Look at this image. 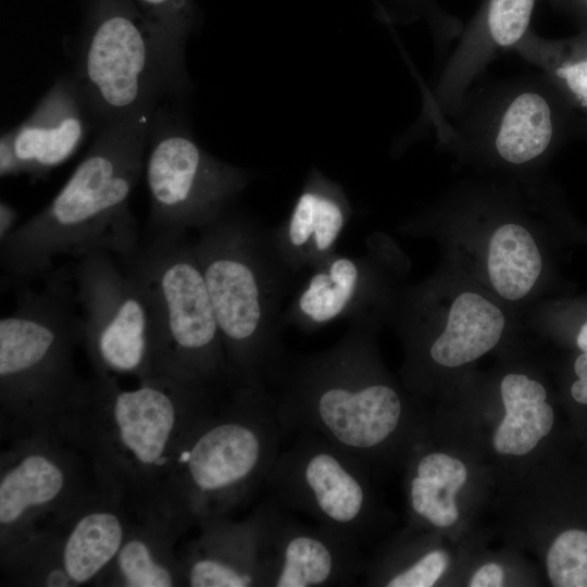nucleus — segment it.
Instances as JSON below:
<instances>
[{
	"label": "nucleus",
	"instance_id": "1",
	"mask_svg": "<svg viewBox=\"0 0 587 587\" xmlns=\"http://www.w3.org/2000/svg\"><path fill=\"white\" fill-rule=\"evenodd\" d=\"M218 389L151 375L133 388L96 375L59 422L87 455L101 489L132 513L155 510L182 442L220 402Z\"/></svg>",
	"mask_w": 587,
	"mask_h": 587
},
{
	"label": "nucleus",
	"instance_id": "2",
	"mask_svg": "<svg viewBox=\"0 0 587 587\" xmlns=\"http://www.w3.org/2000/svg\"><path fill=\"white\" fill-rule=\"evenodd\" d=\"M157 109L107 123L54 198L0 240L5 278L18 287L41 278L62 257H132L142 238L130 196L145 170Z\"/></svg>",
	"mask_w": 587,
	"mask_h": 587
},
{
	"label": "nucleus",
	"instance_id": "3",
	"mask_svg": "<svg viewBox=\"0 0 587 587\" xmlns=\"http://www.w3.org/2000/svg\"><path fill=\"white\" fill-rule=\"evenodd\" d=\"M226 354L230 385H279L288 361L280 317L296 279L264 228L232 210L192 241Z\"/></svg>",
	"mask_w": 587,
	"mask_h": 587
},
{
	"label": "nucleus",
	"instance_id": "4",
	"mask_svg": "<svg viewBox=\"0 0 587 587\" xmlns=\"http://www.w3.org/2000/svg\"><path fill=\"white\" fill-rule=\"evenodd\" d=\"M285 436L268 389L233 386L182 442L154 512L182 533L232 516L264 487Z\"/></svg>",
	"mask_w": 587,
	"mask_h": 587
},
{
	"label": "nucleus",
	"instance_id": "5",
	"mask_svg": "<svg viewBox=\"0 0 587 587\" xmlns=\"http://www.w3.org/2000/svg\"><path fill=\"white\" fill-rule=\"evenodd\" d=\"M378 321H351L335 345L288 363L275 395L285 435H320L365 464L398 436L405 404L379 365Z\"/></svg>",
	"mask_w": 587,
	"mask_h": 587
},
{
	"label": "nucleus",
	"instance_id": "6",
	"mask_svg": "<svg viewBox=\"0 0 587 587\" xmlns=\"http://www.w3.org/2000/svg\"><path fill=\"white\" fill-rule=\"evenodd\" d=\"M40 287H18L0 320L1 430L11 436L54 428L79 400L86 382L75 352L82 326L72 271L53 268Z\"/></svg>",
	"mask_w": 587,
	"mask_h": 587
},
{
	"label": "nucleus",
	"instance_id": "7",
	"mask_svg": "<svg viewBox=\"0 0 587 587\" xmlns=\"http://www.w3.org/2000/svg\"><path fill=\"white\" fill-rule=\"evenodd\" d=\"M122 260L149 305L152 375L215 389L230 384L217 320L187 235H148Z\"/></svg>",
	"mask_w": 587,
	"mask_h": 587
},
{
	"label": "nucleus",
	"instance_id": "8",
	"mask_svg": "<svg viewBox=\"0 0 587 587\" xmlns=\"http://www.w3.org/2000/svg\"><path fill=\"white\" fill-rule=\"evenodd\" d=\"M7 437L0 459L1 560L105 494L87 455L60 430Z\"/></svg>",
	"mask_w": 587,
	"mask_h": 587
},
{
	"label": "nucleus",
	"instance_id": "9",
	"mask_svg": "<svg viewBox=\"0 0 587 587\" xmlns=\"http://www.w3.org/2000/svg\"><path fill=\"white\" fill-rule=\"evenodd\" d=\"M148 143L149 235H187L207 227L232 210L250 182L248 171L213 157L157 110Z\"/></svg>",
	"mask_w": 587,
	"mask_h": 587
},
{
	"label": "nucleus",
	"instance_id": "10",
	"mask_svg": "<svg viewBox=\"0 0 587 587\" xmlns=\"http://www.w3.org/2000/svg\"><path fill=\"white\" fill-rule=\"evenodd\" d=\"M71 271L82 346L93 374L151 376L149 305L127 264L109 252H93L77 259Z\"/></svg>",
	"mask_w": 587,
	"mask_h": 587
},
{
	"label": "nucleus",
	"instance_id": "11",
	"mask_svg": "<svg viewBox=\"0 0 587 587\" xmlns=\"http://www.w3.org/2000/svg\"><path fill=\"white\" fill-rule=\"evenodd\" d=\"M295 435L265 480L271 499L360 544L374 516L366 464L320 435Z\"/></svg>",
	"mask_w": 587,
	"mask_h": 587
},
{
	"label": "nucleus",
	"instance_id": "12",
	"mask_svg": "<svg viewBox=\"0 0 587 587\" xmlns=\"http://www.w3.org/2000/svg\"><path fill=\"white\" fill-rule=\"evenodd\" d=\"M573 110L545 77L507 84L463 102L442 141L511 167L537 163L564 137Z\"/></svg>",
	"mask_w": 587,
	"mask_h": 587
},
{
	"label": "nucleus",
	"instance_id": "13",
	"mask_svg": "<svg viewBox=\"0 0 587 587\" xmlns=\"http://www.w3.org/2000/svg\"><path fill=\"white\" fill-rule=\"evenodd\" d=\"M74 78L88 111L102 125L155 109L168 93L145 24L116 10L90 27Z\"/></svg>",
	"mask_w": 587,
	"mask_h": 587
},
{
	"label": "nucleus",
	"instance_id": "14",
	"mask_svg": "<svg viewBox=\"0 0 587 587\" xmlns=\"http://www.w3.org/2000/svg\"><path fill=\"white\" fill-rule=\"evenodd\" d=\"M132 513L101 494L49 533L1 561L23 585L75 587L96 583L117 554Z\"/></svg>",
	"mask_w": 587,
	"mask_h": 587
},
{
	"label": "nucleus",
	"instance_id": "15",
	"mask_svg": "<svg viewBox=\"0 0 587 587\" xmlns=\"http://www.w3.org/2000/svg\"><path fill=\"white\" fill-rule=\"evenodd\" d=\"M390 248L379 236L366 240V253L335 252L309 273L305 283L285 305L280 325L311 333L338 321L378 320L391 304L388 271Z\"/></svg>",
	"mask_w": 587,
	"mask_h": 587
},
{
	"label": "nucleus",
	"instance_id": "16",
	"mask_svg": "<svg viewBox=\"0 0 587 587\" xmlns=\"http://www.w3.org/2000/svg\"><path fill=\"white\" fill-rule=\"evenodd\" d=\"M261 509L264 587L352 586L365 571L357 541L300 523L273 499Z\"/></svg>",
	"mask_w": 587,
	"mask_h": 587
},
{
	"label": "nucleus",
	"instance_id": "17",
	"mask_svg": "<svg viewBox=\"0 0 587 587\" xmlns=\"http://www.w3.org/2000/svg\"><path fill=\"white\" fill-rule=\"evenodd\" d=\"M537 3L538 0H483L463 27L459 43L425 100L426 118L439 138L447 128L448 117H453L463 104L474 78L498 52L514 49L530 30Z\"/></svg>",
	"mask_w": 587,
	"mask_h": 587
},
{
	"label": "nucleus",
	"instance_id": "18",
	"mask_svg": "<svg viewBox=\"0 0 587 587\" xmlns=\"http://www.w3.org/2000/svg\"><path fill=\"white\" fill-rule=\"evenodd\" d=\"M88 110L75 78L60 77L32 113L0 140L1 177L46 176L80 146Z\"/></svg>",
	"mask_w": 587,
	"mask_h": 587
},
{
	"label": "nucleus",
	"instance_id": "19",
	"mask_svg": "<svg viewBox=\"0 0 587 587\" xmlns=\"http://www.w3.org/2000/svg\"><path fill=\"white\" fill-rule=\"evenodd\" d=\"M352 216L342 188L312 170L288 216L270 228L273 248L296 278L337 252V243Z\"/></svg>",
	"mask_w": 587,
	"mask_h": 587
},
{
	"label": "nucleus",
	"instance_id": "20",
	"mask_svg": "<svg viewBox=\"0 0 587 587\" xmlns=\"http://www.w3.org/2000/svg\"><path fill=\"white\" fill-rule=\"evenodd\" d=\"M180 559L183 586L264 587L261 505L248 517L200 524Z\"/></svg>",
	"mask_w": 587,
	"mask_h": 587
},
{
	"label": "nucleus",
	"instance_id": "21",
	"mask_svg": "<svg viewBox=\"0 0 587 587\" xmlns=\"http://www.w3.org/2000/svg\"><path fill=\"white\" fill-rule=\"evenodd\" d=\"M113 561L96 583L103 586H183L175 541L183 534L157 512L137 514Z\"/></svg>",
	"mask_w": 587,
	"mask_h": 587
},
{
	"label": "nucleus",
	"instance_id": "22",
	"mask_svg": "<svg viewBox=\"0 0 587 587\" xmlns=\"http://www.w3.org/2000/svg\"><path fill=\"white\" fill-rule=\"evenodd\" d=\"M505 316L502 310L479 292H459L445 317L440 333L426 347L432 362L458 367L486 354L502 337Z\"/></svg>",
	"mask_w": 587,
	"mask_h": 587
},
{
	"label": "nucleus",
	"instance_id": "23",
	"mask_svg": "<svg viewBox=\"0 0 587 587\" xmlns=\"http://www.w3.org/2000/svg\"><path fill=\"white\" fill-rule=\"evenodd\" d=\"M505 414L494 434V448L507 455L530 452L546 437L554 421L547 391L524 374L505 375L500 384Z\"/></svg>",
	"mask_w": 587,
	"mask_h": 587
},
{
	"label": "nucleus",
	"instance_id": "24",
	"mask_svg": "<svg viewBox=\"0 0 587 587\" xmlns=\"http://www.w3.org/2000/svg\"><path fill=\"white\" fill-rule=\"evenodd\" d=\"M486 264L491 288L508 301H519L538 282L542 258L535 238L524 225L503 222L489 236Z\"/></svg>",
	"mask_w": 587,
	"mask_h": 587
},
{
	"label": "nucleus",
	"instance_id": "25",
	"mask_svg": "<svg viewBox=\"0 0 587 587\" xmlns=\"http://www.w3.org/2000/svg\"><path fill=\"white\" fill-rule=\"evenodd\" d=\"M513 50L540 68L569 107L587 118V32L546 39L530 29Z\"/></svg>",
	"mask_w": 587,
	"mask_h": 587
},
{
	"label": "nucleus",
	"instance_id": "26",
	"mask_svg": "<svg viewBox=\"0 0 587 587\" xmlns=\"http://www.w3.org/2000/svg\"><path fill=\"white\" fill-rule=\"evenodd\" d=\"M467 478L465 465L440 452L421 457L409 485L413 513L437 527H447L459 517L455 495Z\"/></svg>",
	"mask_w": 587,
	"mask_h": 587
},
{
	"label": "nucleus",
	"instance_id": "27",
	"mask_svg": "<svg viewBox=\"0 0 587 587\" xmlns=\"http://www.w3.org/2000/svg\"><path fill=\"white\" fill-rule=\"evenodd\" d=\"M547 572L557 587H587V532L561 533L547 553Z\"/></svg>",
	"mask_w": 587,
	"mask_h": 587
},
{
	"label": "nucleus",
	"instance_id": "28",
	"mask_svg": "<svg viewBox=\"0 0 587 587\" xmlns=\"http://www.w3.org/2000/svg\"><path fill=\"white\" fill-rule=\"evenodd\" d=\"M448 563L449 557L444 550H429L421 557H416L410 564H405L388 575L383 585L387 587H430L442 576Z\"/></svg>",
	"mask_w": 587,
	"mask_h": 587
},
{
	"label": "nucleus",
	"instance_id": "29",
	"mask_svg": "<svg viewBox=\"0 0 587 587\" xmlns=\"http://www.w3.org/2000/svg\"><path fill=\"white\" fill-rule=\"evenodd\" d=\"M504 582V572L497 563H487L472 576L470 587H500Z\"/></svg>",
	"mask_w": 587,
	"mask_h": 587
},
{
	"label": "nucleus",
	"instance_id": "30",
	"mask_svg": "<svg viewBox=\"0 0 587 587\" xmlns=\"http://www.w3.org/2000/svg\"><path fill=\"white\" fill-rule=\"evenodd\" d=\"M578 379L571 387V395L578 403L587 404V352H583L574 363Z\"/></svg>",
	"mask_w": 587,
	"mask_h": 587
},
{
	"label": "nucleus",
	"instance_id": "31",
	"mask_svg": "<svg viewBox=\"0 0 587 587\" xmlns=\"http://www.w3.org/2000/svg\"><path fill=\"white\" fill-rule=\"evenodd\" d=\"M552 3L567 13L580 28L587 32V0H551Z\"/></svg>",
	"mask_w": 587,
	"mask_h": 587
},
{
	"label": "nucleus",
	"instance_id": "32",
	"mask_svg": "<svg viewBox=\"0 0 587 587\" xmlns=\"http://www.w3.org/2000/svg\"><path fill=\"white\" fill-rule=\"evenodd\" d=\"M17 213L9 203L1 201L0 205V240L7 237L16 225Z\"/></svg>",
	"mask_w": 587,
	"mask_h": 587
},
{
	"label": "nucleus",
	"instance_id": "33",
	"mask_svg": "<svg viewBox=\"0 0 587 587\" xmlns=\"http://www.w3.org/2000/svg\"><path fill=\"white\" fill-rule=\"evenodd\" d=\"M576 345L583 352H587V321L582 325L577 334Z\"/></svg>",
	"mask_w": 587,
	"mask_h": 587
}]
</instances>
